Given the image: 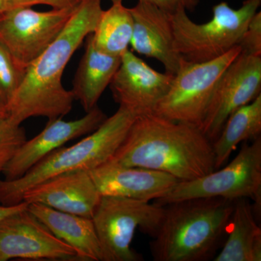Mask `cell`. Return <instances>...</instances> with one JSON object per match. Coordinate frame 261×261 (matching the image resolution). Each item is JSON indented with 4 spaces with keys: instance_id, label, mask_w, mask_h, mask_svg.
<instances>
[{
    "instance_id": "obj_1",
    "label": "cell",
    "mask_w": 261,
    "mask_h": 261,
    "mask_svg": "<svg viewBox=\"0 0 261 261\" xmlns=\"http://www.w3.org/2000/svg\"><path fill=\"white\" fill-rule=\"evenodd\" d=\"M102 0H81L66 27L29 67L21 84L7 106L8 116L21 124L32 117L63 118L73 108L71 91L62 84L66 65L84 39L92 34L103 10Z\"/></svg>"
},
{
    "instance_id": "obj_2",
    "label": "cell",
    "mask_w": 261,
    "mask_h": 261,
    "mask_svg": "<svg viewBox=\"0 0 261 261\" xmlns=\"http://www.w3.org/2000/svg\"><path fill=\"white\" fill-rule=\"evenodd\" d=\"M112 159L169 173L180 181L215 171L212 142L200 128L153 113L136 118Z\"/></svg>"
},
{
    "instance_id": "obj_3",
    "label": "cell",
    "mask_w": 261,
    "mask_h": 261,
    "mask_svg": "<svg viewBox=\"0 0 261 261\" xmlns=\"http://www.w3.org/2000/svg\"><path fill=\"white\" fill-rule=\"evenodd\" d=\"M234 201L193 198L163 205L162 219L149 243L153 260L214 259L226 238Z\"/></svg>"
},
{
    "instance_id": "obj_4",
    "label": "cell",
    "mask_w": 261,
    "mask_h": 261,
    "mask_svg": "<svg viewBox=\"0 0 261 261\" xmlns=\"http://www.w3.org/2000/svg\"><path fill=\"white\" fill-rule=\"evenodd\" d=\"M137 117L119 107L80 142L53 151L20 178L0 180V204L17 205L23 202L25 192L48 178L76 170L89 171L107 162L119 148Z\"/></svg>"
},
{
    "instance_id": "obj_5",
    "label": "cell",
    "mask_w": 261,
    "mask_h": 261,
    "mask_svg": "<svg viewBox=\"0 0 261 261\" xmlns=\"http://www.w3.org/2000/svg\"><path fill=\"white\" fill-rule=\"evenodd\" d=\"M261 0H245L239 9L221 2L213 8V18L196 23L184 8L170 14L174 48L187 61L202 63L224 56L238 47Z\"/></svg>"
},
{
    "instance_id": "obj_6",
    "label": "cell",
    "mask_w": 261,
    "mask_h": 261,
    "mask_svg": "<svg viewBox=\"0 0 261 261\" xmlns=\"http://www.w3.org/2000/svg\"><path fill=\"white\" fill-rule=\"evenodd\" d=\"M224 198L253 201L257 218L261 205V137L244 143L229 164L202 177L179 181L154 203L165 205L193 198ZM258 219V218H257Z\"/></svg>"
},
{
    "instance_id": "obj_7",
    "label": "cell",
    "mask_w": 261,
    "mask_h": 261,
    "mask_svg": "<svg viewBox=\"0 0 261 261\" xmlns=\"http://www.w3.org/2000/svg\"><path fill=\"white\" fill-rule=\"evenodd\" d=\"M240 53L238 46L210 61L193 63L183 59L167 93L154 108V114L200 128L218 83Z\"/></svg>"
},
{
    "instance_id": "obj_8",
    "label": "cell",
    "mask_w": 261,
    "mask_h": 261,
    "mask_svg": "<svg viewBox=\"0 0 261 261\" xmlns=\"http://www.w3.org/2000/svg\"><path fill=\"white\" fill-rule=\"evenodd\" d=\"M164 207L146 201L102 196L92 220L104 261H140L130 247L136 230L153 237L162 219Z\"/></svg>"
},
{
    "instance_id": "obj_9",
    "label": "cell",
    "mask_w": 261,
    "mask_h": 261,
    "mask_svg": "<svg viewBox=\"0 0 261 261\" xmlns=\"http://www.w3.org/2000/svg\"><path fill=\"white\" fill-rule=\"evenodd\" d=\"M77 5L46 12L16 7L0 15V42L10 51L19 68L27 71L56 40Z\"/></svg>"
},
{
    "instance_id": "obj_10",
    "label": "cell",
    "mask_w": 261,
    "mask_h": 261,
    "mask_svg": "<svg viewBox=\"0 0 261 261\" xmlns=\"http://www.w3.org/2000/svg\"><path fill=\"white\" fill-rule=\"evenodd\" d=\"M16 258L80 260L74 249L55 236L28 207L0 222V261Z\"/></svg>"
},
{
    "instance_id": "obj_11",
    "label": "cell",
    "mask_w": 261,
    "mask_h": 261,
    "mask_svg": "<svg viewBox=\"0 0 261 261\" xmlns=\"http://www.w3.org/2000/svg\"><path fill=\"white\" fill-rule=\"evenodd\" d=\"M261 56L240 53L221 76L200 129L213 142L228 116L260 94Z\"/></svg>"
},
{
    "instance_id": "obj_12",
    "label": "cell",
    "mask_w": 261,
    "mask_h": 261,
    "mask_svg": "<svg viewBox=\"0 0 261 261\" xmlns=\"http://www.w3.org/2000/svg\"><path fill=\"white\" fill-rule=\"evenodd\" d=\"M174 75L161 73L127 49L110 87L119 107L136 116L153 113L158 103L167 93Z\"/></svg>"
},
{
    "instance_id": "obj_13",
    "label": "cell",
    "mask_w": 261,
    "mask_h": 261,
    "mask_svg": "<svg viewBox=\"0 0 261 261\" xmlns=\"http://www.w3.org/2000/svg\"><path fill=\"white\" fill-rule=\"evenodd\" d=\"M106 118V115L97 106L74 121H65L62 118L49 120L39 135L19 147L3 171L5 179L21 177L53 151L70 140L93 132Z\"/></svg>"
},
{
    "instance_id": "obj_14",
    "label": "cell",
    "mask_w": 261,
    "mask_h": 261,
    "mask_svg": "<svg viewBox=\"0 0 261 261\" xmlns=\"http://www.w3.org/2000/svg\"><path fill=\"white\" fill-rule=\"evenodd\" d=\"M89 172L101 196L146 202L161 198L180 181L169 173L126 166L112 159Z\"/></svg>"
},
{
    "instance_id": "obj_15",
    "label": "cell",
    "mask_w": 261,
    "mask_h": 261,
    "mask_svg": "<svg viewBox=\"0 0 261 261\" xmlns=\"http://www.w3.org/2000/svg\"><path fill=\"white\" fill-rule=\"evenodd\" d=\"M101 197L89 171L76 170L32 187L25 192L23 201L92 219Z\"/></svg>"
},
{
    "instance_id": "obj_16",
    "label": "cell",
    "mask_w": 261,
    "mask_h": 261,
    "mask_svg": "<svg viewBox=\"0 0 261 261\" xmlns=\"http://www.w3.org/2000/svg\"><path fill=\"white\" fill-rule=\"evenodd\" d=\"M134 27L130 45L139 54L154 58L166 72L175 75L184 58L174 48L170 14L153 5L139 3L129 8Z\"/></svg>"
},
{
    "instance_id": "obj_17",
    "label": "cell",
    "mask_w": 261,
    "mask_h": 261,
    "mask_svg": "<svg viewBox=\"0 0 261 261\" xmlns=\"http://www.w3.org/2000/svg\"><path fill=\"white\" fill-rule=\"evenodd\" d=\"M28 210L55 236L74 249L80 260L104 261L92 219L38 203H28Z\"/></svg>"
},
{
    "instance_id": "obj_18",
    "label": "cell",
    "mask_w": 261,
    "mask_h": 261,
    "mask_svg": "<svg viewBox=\"0 0 261 261\" xmlns=\"http://www.w3.org/2000/svg\"><path fill=\"white\" fill-rule=\"evenodd\" d=\"M121 63V57L99 50L92 35L87 37L85 53L75 73L71 91L86 113L97 106L98 100L111 84Z\"/></svg>"
},
{
    "instance_id": "obj_19",
    "label": "cell",
    "mask_w": 261,
    "mask_h": 261,
    "mask_svg": "<svg viewBox=\"0 0 261 261\" xmlns=\"http://www.w3.org/2000/svg\"><path fill=\"white\" fill-rule=\"evenodd\" d=\"M253 205L247 198L234 201L226 236L214 261H260L261 228Z\"/></svg>"
},
{
    "instance_id": "obj_20",
    "label": "cell",
    "mask_w": 261,
    "mask_h": 261,
    "mask_svg": "<svg viewBox=\"0 0 261 261\" xmlns=\"http://www.w3.org/2000/svg\"><path fill=\"white\" fill-rule=\"evenodd\" d=\"M261 134V94L254 100L233 111L225 122L221 133L213 142L215 170L227 162L239 144L254 140Z\"/></svg>"
},
{
    "instance_id": "obj_21",
    "label": "cell",
    "mask_w": 261,
    "mask_h": 261,
    "mask_svg": "<svg viewBox=\"0 0 261 261\" xmlns=\"http://www.w3.org/2000/svg\"><path fill=\"white\" fill-rule=\"evenodd\" d=\"M134 20L129 8L122 3H113L103 10L95 30L91 34L94 46L99 50L113 56L121 57L128 49Z\"/></svg>"
},
{
    "instance_id": "obj_22",
    "label": "cell",
    "mask_w": 261,
    "mask_h": 261,
    "mask_svg": "<svg viewBox=\"0 0 261 261\" xmlns=\"http://www.w3.org/2000/svg\"><path fill=\"white\" fill-rule=\"evenodd\" d=\"M25 72L19 68L10 51L0 42V104L5 108L23 82Z\"/></svg>"
},
{
    "instance_id": "obj_23",
    "label": "cell",
    "mask_w": 261,
    "mask_h": 261,
    "mask_svg": "<svg viewBox=\"0 0 261 261\" xmlns=\"http://www.w3.org/2000/svg\"><path fill=\"white\" fill-rule=\"evenodd\" d=\"M27 140L25 130L20 124L8 116L0 118V174Z\"/></svg>"
},
{
    "instance_id": "obj_24",
    "label": "cell",
    "mask_w": 261,
    "mask_h": 261,
    "mask_svg": "<svg viewBox=\"0 0 261 261\" xmlns=\"http://www.w3.org/2000/svg\"><path fill=\"white\" fill-rule=\"evenodd\" d=\"M239 47L242 53L261 56L260 12H257L249 22Z\"/></svg>"
},
{
    "instance_id": "obj_25",
    "label": "cell",
    "mask_w": 261,
    "mask_h": 261,
    "mask_svg": "<svg viewBox=\"0 0 261 261\" xmlns=\"http://www.w3.org/2000/svg\"><path fill=\"white\" fill-rule=\"evenodd\" d=\"M138 2L153 5L168 14H172L181 8L192 11L198 5L200 0H138Z\"/></svg>"
},
{
    "instance_id": "obj_26",
    "label": "cell",
    "mask_w": 261,
    "mask_h": 261,
    "mask_svg": "<svg viewBox=\"0 0 261 261\" xmlns=\"http://www.w3.org/2000/svg\"><path fill=\"white\" fill-rule=\"evenodd\" d=\"M81 0H12L13 7H29L37 5H48L53 9H63L76 6Z\"/></svg>"
},
{
    "instance_id": "obj_27",
    "label": "cell",
    "mask_w": 261,
    "mask_h": 261,
    "mask_svg": "<svg viewBox=\"0 0 261 261\" xmlns=\"http://www.w3.org/2000/svg\"><path fill=\"white\" fill-rule=\"evenodd\" d=\"M27 207H28V202L25 201H23V202L14 205H4L0 204V222L10 215L23 210Z\"/></svg>"
},
{
    "instance_id": "obj_28",
    "label": "cell",
    "mask_w": 261,
    "mask_h": 261,
    "mask_svg": "<svg viewBox=\"0 0 261 261\" xmlns=\"http://www.w3.org/2000/svg\"><path fill=\"white\" fill-rule=\"evenodd\" d=\"M13 8L12 0H0V15Z\"/></svg>"
},
{
    "instance_id": "obj_29",
    "label": "cell",
    "mask_w": 261,
    "mask_h": 261,
    "mask_svg": "<svg viewBox=\"0 0 261 261\" xmlns=\"http://www.w3.org/2000/svg\"><path fill=\"white\" fill-rule=\"evenodd\" d=\"M6 116H8L6 108L3 105L0 104V118H4V117Z\"/></svg>"
},
{
    "instance_id": "obj_30",
    "label": "cell",
    "mask_w": 261,
    "mask_h": 261,
    "mask_svg": "<svg viewBox=\"0 0 261 261\" xmlns=\"http://www.w3.org/2000/svg\"><path fill=\"white\" fill-rule=\"evenodd\" d=\"M113 3H122L123 0H111Z\"/></svg>"
}]
</instances>
